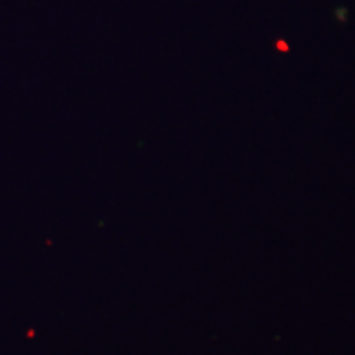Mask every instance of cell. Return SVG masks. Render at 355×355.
<instances>
[{
  "label": "cell",
  "mask_w": 355,
  "mask_h": 355,
  "mask_svg": "<svg viewBox=\"0 0 355 355\" xmlns=\"http://www.w3.org/2000/svg\"><path fill=\"white\" fill-rule=\"evenodd\" d=\"M277 48H278V50H282V51H288V50H290V48H288V44L285 43V40H278V42H277Z\"/></svg>",
  "instance_id": "1"
}]
</instances>
